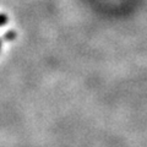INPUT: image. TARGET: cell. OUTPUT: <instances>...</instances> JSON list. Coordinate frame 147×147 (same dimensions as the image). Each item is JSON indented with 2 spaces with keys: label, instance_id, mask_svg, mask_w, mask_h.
<instances>
[{
  "label": "cell",
  "instance_id": "obj_1",
  "mask_svg": "<svg viewBox=\"0 0 147 147\" xmlns=\"http://www.w3.org/2000/svg\"><path fill=\"white\" fill-rule=\"evenodd\" d=\"M6 22H7V17L5 15H0V26L6 24Z\"/></svg>",
  "mask_w": 147,
  "mask_h": 147
}]
</instances>
